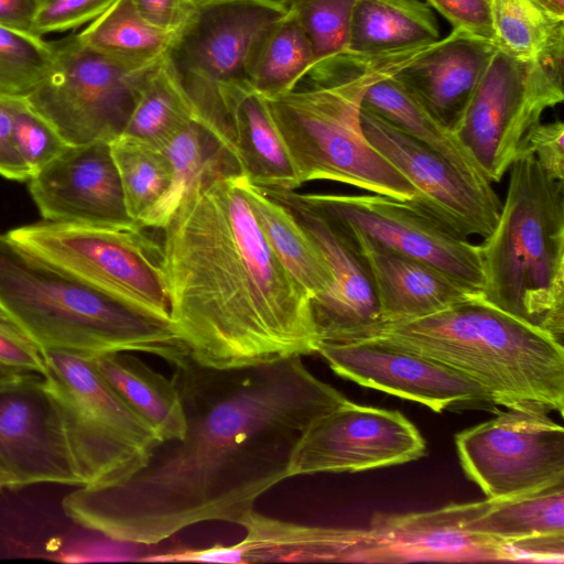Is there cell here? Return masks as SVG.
Listing matches in <instances>:
<instances>
[{"label":"cell","instance_id":"1","mask_svg":"<svg viewBox=\"0 0 564 564\" xmlns=\"http://www.w3.org/2000/svg\"><path fill=\"white\" fill-rule=\"evenodd\" d=\"M173 366L185 435L162 442L126 481L66 495L62 509L78 525L147 545L200 522L241 525L256 501L288 478L305 429L348 400L302 357L216 369L188 356Z\"/></svg>","mask_w":564,"mask_h":564},{"label":"cell","instance_id":"2","mask_svg":"<svg viewBox=\"0 0 564 564\" xmlns=\"http://www.w3.org/2000/svg\"><path fill=\"white\" fill-rule=\"evenodd\" d=\"M242 178L194 186L162 228L172 326L193 360L216 369L321 345L312 300L267 242Z\"/></svg>","mask_w":564,"mask_h":564},{"label":"cell","instance_id":"3","mask_svg":"<svg viewBox=\"0 0 564 564\" xmlns=\"http://www.w3.org/2000/svg\"><path fill=\"white\" fill-rule=\"evenodd\" d=\"M436 42L337 53L314 63L292 91L268 99L302 185L332 181L403 202L415 197L414 186L367 139L360 111L372 84L398 74Z\"/></svg>","mask_w":564,"mask_h":564},{"label":"cell","instance_id":"4","mask_svg":"<svg viewBox=\"0 0 564 564\" xmlns=\"http://www.w3.org/2000/svg\"><path fill=\"white\" fill-rule=\"evenodd\" d=\"M470 377L506 408L541 405L563 414L562 341L480 294L422 318L383 323L373 336Z\"/></svg>","mask_w":564,"mask_h":564},{"label":"cell","instance_id":"5","mask_svg":"<svg viewBox=\"0 0 564 564\" xmlns=\"http://www.w3.org/2000/svg\"><path fill=\"white\" fill-rule=\"evenodd\" d=\"M0 310L42 349L95 357L141 351L176 365L189 356L172 324L51 264L0 234Z\"/></svg>","mask_w":564,"mask_h":564},{"label":"cell","instance_id":"6","mask_svg":"<svg viewBox=\"0 0 564 564\" xmlns=\"http://www.w3.org/2000/svg\"><path fill=\"white\" fill-rule=\"evenodd\" d=\"M494 230L478 245L480 295L562 341L564 334V185L529 151L510 166Z\"/></svg>","mask_w":564,"mask_h":564},{"label":"cell","instance_id":"7","mask_svg":"<svg viewBox=\"0 0 564 564\" xmlns=\"http://www.w3.org/2000/svg\"><path fill=\"white\" fill-rule=\"evenodd\" d=\"M43 356L44 378L59 404L84 486L118 485L142 469L163 442L156 431L113 390L90 357L57 349L43 350Z\"/></svg>","mask_w":564,"mask_h":564},{"label":"cell","instance_id":"8","mask_svg":"<svg viewBox=\"0 0 564 564\" xmlns=\"http://www.w3.org/2000/svg\"><path fill=\"white\" fill-rule=\"evenodd\" d=\"M7 234L93 288L171 323L162 243L140 224L111 227L43 220Z\"/></svg>","mask_w":564,"mask_h":564},{"label":"cell","instance_id":"9","mask_svg":"<svg viewBox=\"0 0 564 564\" xmlns=\"http://www.w3.org/2000/svg\"><path fill=\"white\" fill-rule=\"evenodd\" d=\"M285 13L281 0L194 2L163 63L198 116L229 134L221 94L250 85L260 47Z\"/></svg>","mask_w":564,"mask_h":564},{"label":"cell","instance_id":"10","mask_svg":"<svg viewBox=\"0 0 564 564\" xmlns=\"http://www.w3.org/2000/svg\"><path fill=\"white\" fill-rule=\"evenodd\" d=\"M53 47L52 69L26 98L30 106L68 145L111 142L121 135L143 84L159 63L147 67L124 64L83 45L76 34L54 42Z\"/></svg>","mask_w":564,"mask_h":564},{"label":"cell","instance_id":"11","mask_svg":"<svg viewBox=\"0 0 564 564\" xmlns=\"http://www.w3.org/2000/svg\"><path fill=\"white\" fill-rule=\"evenodd\" d=\"M563 70L564 58L494 54L455 130L490 183L510 169L543 111L563 101Z\"/></svg>","mask_w":564,"mask_h":564},{"label":"cell","instance_id":"12","mask_svg":"<svg viewBox=\"0 0 564 564\" xmlns=\"http://www.w3.org/2000/svg\"><path fill=\"white\" fill-rule=\"evenodd\" d=\"M541 405L507 408L455 436L460 465L488 499L564 482V429Z\"/></svg>","mask_w":564,"mask_h":564},{"label":"cell","instance_id":"13","mask_svg":"<svg viewBox=\"0 0 564 564\" xmlns=\"http://www.w3.org/2000/svg\"><path fill=\"white\" fill-rule=\"evenodd\" d=\"M294 193L338 228L429 263L480 294L482 270L478 245L410 202L373 193Z\"/></svg>","mask_w":564,"mask_h":564},{"label":"cell","instance_id":"14","mask_svg":"<svg viewBox=\"0 0 564 564\" xmlns=\"http://www.w3.org/2000/svg\"><path fill=\"white\" fill-rule=\"evenodd\" d=\"M426 444L398 410L349 400L315 419L299 438L288 478L317 473H355L416 460Z\"/></svg>","mask_w":564,"mask_h":564},{"label":"cell","instance_id":"15","mask_svg":"<svg viewBox=\"0 0 564 564\" xmlns=\"http://www.w3.org/2000/svg\"><path fill=\"white\" fill-rule=\"evenodd\" d=\"M360 120L370 143L414 186L416 195L408 202L462 237L489 236L501 209L491 183L468 175L362 106Z\"/></svg>","mask_w":564,"mask_h":564},{"label":"cell","instance_id":"16","mask_svg":"<svg viewBox=\"0 0 564 564\" xmlns=\"http://www.w3.org/2000/svg\"><path fill=\"white\" fill-rule=\"evenodd\" d=\"M44 482L84 486L55 394L24 373L0 382V490Z\"/></svg>","mask_w":564,"mask_h":564},{"label":"cell","instance_id":"17","mask_svg":"<svg viewBox=\"0 0 564 564\" xmlns=\"http://www.w3.org/2000/svg\"><path fill=\"white\" fill-rule=\"evenodd\" d=\"M482 501L405 514H377L368 528L345 531L348 562H528L513 546L473 533L465 521Z\"/></svg>","mask_w":564,"mask_h":564},{"label":"cell","instance_id":"18","mask_svg":"<svg viewBox=\"0 0 564 564\" xmlns=\"http://www.w3.org/2000/svg\"><path fill=\"white\" fill-rule=\"evenodd\" d=\"M317 354L345 379L419 402L435 412L464 403H492L487 390L465 373L377 338L322 343Z\"/></svg>","mask_w":564,"mask_h":564},{"label":"cell","instance_id":"19","mask_svg":"<svg viewBox=\"0 0 564 564\" xmlns=\"http://www.w3.org/2000/svg\"><path fill=\"white\" fill-rule=\"evenodd\" d=\"M265 192L292 210L330 270V291L312 302L321 344L357 341L373 336L382 321L373 284L361 256L327 217L299 199L294 191Z\"/></svg>","mask_w":564,"mask_h":564},{"label":"cell","instance_id":"20","mask_svg":"<svg viewBox=\"0 0 564 564\" xmlns=\"http://www.w3.org/2000/svg\"><path fill=\"white\" fill-rule=\"evenodd\" d=\"M28 181L45 220L111 227L135 223L109 142L67 145Z\"/></svg>","mask_w":564,"mask_h":564},{"label":"cell","instance_id":"21","mask_svg":"<svg viewBox=\"0 0 564 564\" xmlns=\"http://www.w3.org/2000/svg\"><path fill=\"white\" fill-rule=\"evenodd\" d=\"M497 50L492 40L453 29L395 77L455 132Z\"/></svg>","mask_w":564,"mask_h":564},{"label":"cell","instance_id":"22","mask_svg":"<svg viewBox=\"0 0 564 564\" xmlns=\"http://www.w3.org/2000/svg\"><path fill=\"white\" fill-rule=\"evenodd\" d=\"M338 229L368 268L382 324L433 315L479 294L429 263Z\"/></svg>","mask_w":564,"mask_h":564},{"label":"cell","instance_id":"23","mask_svg":"<svg viewBox=\"0 0 564 564\" xmlns=\"http://www.w3.org/2000/svg\"><path fill=\"white\" fill-rule=\"evenodd\" d=\"M465 528L513 546L530 562L563 563L564 482L508 499L486 498Z\"/></svg>","mask_w":564,"mask_h":564},{"label":"cell","instance_id":"24","mask_svg":"<svg viewBox=\"0 0 564 564\" xmlns=\"http://www.w3.org/2000/svg\"><path fill=\"white\" fill-rule=\"evenodd\" d=\"M228 131L243 174L269 192L295 191L302 184L268 99L250 85L221 94Z\"/></svg>","mask_w":564,"mask_h":564},{"label":"cell","instance_id":"25","mask_svg":"<svg viewBox=\"0 0 564 564\" xmlns=\"http://www.w3.org/2000/svg\"><path fill=\"white\" fill-rule=\"evenodd\" d=\"M160 148L170 161L172 182L164 197L139 223L145 228L162 229L194 186L243 174L230 135L197 113Z\"/></svg>","mask_w":564,"mask_h":564},{"label":"cell","instance_id":"26","mask_svg":"<svg viewBox=\"0 0 564 564\" xmlns=\"http://www.w3.org/2000/svg\"><path fill=\"white\" fill-rule=\"evenodd\" d=\"M242 186L275 256L312 302L322 299L330 291L333 276L312 237L288 206L251 183L245 174Z\"/></svg>","mask_w":564,"mask_h":564},{"label":"cell","instance_id":"27","mask_svg":"<svg viewBox=\"0 0 564 564\" xmlns=\"http://www.w3.org/2000/svg\"><path fill=\"white\" fill-rule=\"evenodd\" d=\"M90 358L106 381L156 431L163 442L180 440L185 435L183 401L172 379L152 370L128 351Z\"/></svg>","mask_w":564,"mask_h":564},{"label":"cell","instance_id":"28","mask_svg":"<svg viewBox=\"0 0 564 564\" xmlns=\"http://www.w3.org/2000/svg\"><path fill=\"white\" fill-rule=\"evenodd\" d=\"M440 40L436 18L421 0H356L348 50L382 52Z\"/></svg>","mask_w":564,"mask_h":564},{"label":"cell","instance_id":"29","mask_svg":"<svg viewBox=\"0 0 564 564\" xmlns=\"http://www.w3.org/2000/svg\"><path fill=\"white\" fill-rule=\"evenodd\" d=\"M362 107L434 150L468 175L489 182L457 134L442 124L395 75L372 84L364 96Z\"/></svg>","mask_w":564,"mask_h":564},{"label":"cell","instance_id":"30","mask_svg":"<svg viewBox=\"0 0 564 564\" xmlns=\"http://www.w3.org/2000/svg\"><path fill=\"white\" fill-rule=\"evenodd\" d=\"M174 33L148 22L131 0H116L76 37L105 56L147 67L163 59Z\"/></svg>","mask_w":564,"mask_h":564},{"label":"cell","instance_id":"31","mask_svg":"<svg viewBox=\"0 0 564 564\" xmlns=\"http://www.w3.org/2000/svg\"><path fill=\"white\" fill-rule=\"evenodd\" d=\"M498 48L521 59L564 58V17L538 0H489Z\"/></svg>","mask_w":564,"mask_h":564},{"label":"cell","instance_id":"32","mask_svg":"<svg viewBox=\"0 0 564 564\" xmlns=\"http://www.w3.org/2000/svg\"><path fill=\"white\" fill-rule=\"evenodd\" d=\"M313 64L312 45L296 17L286 11L260 47L250 85L264 98L274 99L292 91Z\"/></svg>","mask_w":564,"mask_h":564},{"label":"cell","instance_id":"33","mask_svg":"<svg viewBox=\"0 0 564 564\" xmlns=\"http://www.w3.org/2000/svg\"><path fill=\"white\" fill-rule=\"evenodd\" d=\"M109 143L129 216L139 224L171 186L170 161L160 147L127 135Z\"/></svg>","mask_w":564,"mask_h":564},{"label":"cell","instance_id":"34","mask_svg":"<svg viewBox=\"0 0 564 564\" xmlns=\"http://www.w3.org/2000/svg\"><path fill=\"white\" fill-rule=\"evenodd\" d=\"M195 113L162 59L143 84L122 135L161 147Z\"/></svg>","mask_w":564,"mask_h":564},{"label":"cell","instance_id":"35","mask_svg":"<svg viewBox=\"0 0 564 564\" xmlns=\"http://www.w3.org/2000/svg\"><path fill=\"white\" fill-rule=\"evenodd\" d=\"M53 43L0 25V97L28 98L48 76Z\"/></svg>","mask_w":564,"mask_h":564},{"label":"cell","instance_id":"36","mask_svg":"<svg viewBox=\"0 0 564 564\" xmlns=\"http://www.w3.org/2000/svg\"><path fill=\"white\" fill-rule=\"evenodd\" d=\"M356 0H281L299 20L313 50L314 63L348 50Z\"/></svg>","mask_w":564,"mask_h":564},{"label":"cell","instance_id":"37","mask_svg":"<svg viewBox=\"0 0 564 564\" xmlns=\"http://www.w3.org/2000/svg\"><path fill=\"white\" fill-rule=\"evenodd\" d=\"M17 148L32 175L68 145L55 128L28 102L20 99L14 115Z\"/></svg>","mask_w":564,"mask_h":564},{"label":"cell","instance_id":"38","mask_svg":"<svg viewBox=\"0 0 564 564\" xmlns=\"http://www.w3.org/2000/svg\"><path fill=\"white\" fill-rule=\"evenodd\" d=\"M116 0H40L33 34L43 35L79 28L94 21Z\"/></svg>","mask_w":564,"mask_h":564},{"label":"cell","instance_id":"39","mask_svg":"<svg viewBox=\"0 0 564 564\" xmlns=\"http://www.w3.org/2000/svg\"><path fill=\"white\" fill-rule=\"evenodd\" d=\"M0 362L21 372H46L43 350L1 310Z\"/></svg>","mask_w":564,"mask_h":564},{"label":"cell","instance_id":"40","mask_svg":"<svg viewBox=\"0 0 564 564\" xmlns=\"http://www.w3.org/2000/svg\"><path fill=\"white\" fill-rule=\"evenodd\" d=\"M534 155L541 167L553 178L564 181V123L539 122L524 137L521 151Z\"/></svg>","mask_w":564,"mask_h":564},{"label":"cell","instance_id":"41","mask_svg":"<svg viewBox=\"0 0 564 564\" xmlns=\"http://www.w3.org/2000/svg\"><path fill=\"white\" fill-rule=\"evenodd\" d=\"M427 4L451 22L453 29L495 42L489 0H427Z\"/></svg>","mask_w":564,"mask_h":564},{"label":"cell","instance_id":"42","mask_svg":"<svg viewBox=\"0 0 564 564\" xmlns=\"http://www.w3.org/2000/svg\"><path fill=\"white\" fill-rule=\"evenodd\" d=\"M20 99L0 97V175L28 181L32 173L23 161L14 139V115Z\"/></svg>","mask_w":564,"mask_h":564},{"label":"cell","instance_id":"43","mask_svg":"<svg viewBox=\"0 0 564 564\" xmlns=\"http://www.w3.org/2000/svg\"><path fill=\"white\" fill-rule=\"evenodd\" d=\"M139 13L151 24L176 32L188 18L192 0H131Z\"/></svg>","mask_w":564,"mask_h":564},{"label":"cell","instance_id":"44","mask_svg":"<svg viewBox=\"0 0 564 564\" xmlns=\"http://www.w3.org/2000/svg\"><path fill=\"white\" fill-rule=\"evenodd\" d=\"M40 0H0V25L33 34Z\"/></svg>","mask_w":564,"mask_h":564},{"label":"cell","instance_id":"45","mask_svg":"<svg viewBox=\"0 0 564 564\" xmlns=\"http://www.w3.org/2000/svg\"><path fill=\"white\" fill-rule=\"evenodd\" d=\"M24 373H31V372H21L17 369H13V368L0 362V382L12 380L17 377L24 375Z\"/></svg>","mask_w":564,"mask_h":564},{"label":"cell","instance_id":"46","mask_svg":"<svg viewBox=\"0 0 564 564\" xmlns=\"http://www.w3.org/2000/svg\"><path fill=\"white\" fill-rule=\"evenodd\" d=\"M549 10L560 17H564V0H538Z\"/></svg>","mask_w":564,"mask_h":564},{"label":"cell","instance_id":"47","mask_svg":"<svg viewBox=\"0 0 564 564\" xmlns=\"http://www.w3.org/2000/svg\"><path fill=\"white\" fill-rule=\"evenodd\" d=\"M192 1H194V2H195V1H197V0H192Z\"/></svg>","mask_w":564,"mask_h":564}]
</instances>
